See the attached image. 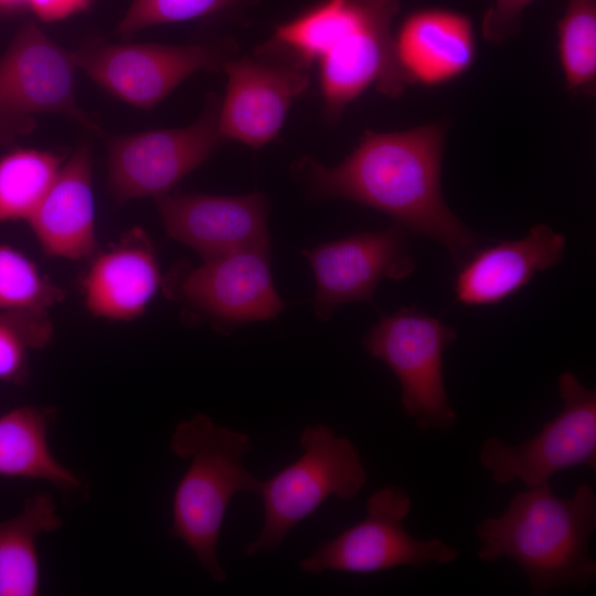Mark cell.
Returning <instances> with one entry per match:
<instances>
[{"label":"cell","mask_w":596,"mask_h":596,"mask_svg":"<svg viewBox=\"0 0 596 596\" xmlns=\"http://www.w3.org/2000/svg\"><path fill=\"white\" fill-rule=\"evenodd\" d=\"M62 157L15 149L0 157V223L28 221L54 182Z\"/></svg>","instance_id":"22"},{"label":"cell","mask_w":596,"mask_h":596,"mask_svg":"<svg viewBox=\"0 0 596 596\" xmlns=\"http://www.w3.org/2000/svg\"><path fill=\"white\" fill-rule=\"evenodd\" d=\"M155 202L166 233L203 260L270 245L268 204L260 193L223 196L169 192Z\"/></svg>","instance_id":"15"},{"label":"cell","mask_w":596,"mask_h":596,"mask_svg":"<svg viewBox=\"0 0 596 596\" xmlns=\"http://www.w3.org/2000/svg\"><path fill=\"white\" fill-rule=\"evenodd\" d=\"M219 109V98L210 94L189 126L109 137L107 187L113 198L123 203L169 193L217 148Z\"/></svg>","instance_id":"9"},{"label":"cell","mask_w":596,"mask_h":596,"mask_svg":"<svg viewBox=\"0 0 596 596\" xmlns=\"http://www.w3.org/2000/svg\"><path fill=\"white\" fill-rule=\"evenodd\" d=\"M53 334L46 311L0 313V382L23 385L30 374V352L45 348Z\"/></svg>","instance_id":"25"},{"label":"cell","mask_w":596,"mask_h":596,"mask_svg":"<svg viewBox=\"0 0 596 596\" xmlns=\"http://www.w3.org/2000/svg\"><path fill=\"white\" fill-rule=\"evenodd\" d=\"M226 92L219 109L222 139L259 148L279 134L292 102L309 86L307 67L264 45L222 66Z\"/></svg>","instance_id":"12"},{"label":"cell","mask_w":596,"mask_h":596,"mask_svg":"<svg viewBox=\"0 0 596 596\" xmlns=\"http://www.w3.org/2000/svg\"><path fill=\"white\" fill-rule=\"evenodd\" d=\"M25 4L24 0H0V10H13Z\"/></svg>","instance_id":"30"},{"label":"cell","mask_w":596,"mask_h":596,"mask_svg":"<svg viewBox=\"0 0 596 596\" xmlns=\"http://www.w3.org/2000/svg\"><path fill=\"white\" fill-rule=\"evenodd\" d=\"M477 54L470 19L444 9L412 13L393 35V56L405 85L439 86L464 75Z\"/></svg>","instance_id":"17"},{"label":"cell","mask_w":596,"mask_h":596,"mask_svg":"<svg viewBox=\"0 0 596 596\" xmlns=\"http://www.w3.org/2000/svg\"><path fill=\"white\" fill-rule=\"evenodd\" d=\"M391 24L359 0H322L279 24L268 43L305 67L318 64L326 114L337 120L372 84L391 97L404 92Z\"/></svg>","instance_id":"3"},{"label":"cell","mask_w":596,"mask_h":596,"mask_svg":"<svg viewBox=\"0 0 596 596\" xmlns=\"http://www.w3.org/2000/svg\"><path fill=\"white\" fill-rule=\"evenodd\" d=\"M557 53L565 87L592 96L596 87V0H567L557 23Z\"/></svg>","instance_id":"23"},{"label":"cell","mask_w":596,"mask_h":596,"mask_svg":"<svg viewBox=\"0 0 596 596\" xmlns=\"http://www.w3.org/2000/svg\"><path fill=\"white\" fill-rule=\"evenodd\" d=\"M405 230L365 232L301 251L316 278L313 309L329 319L340 305L370 301L383 277L403 279L415 269Z\"/></svg>","instance_id":"14"},{"label":"cell","mask_w":596,"mask_h":596,"mask_svg":"<svg viewBox=\"0 0 596 596\" xmlns=\"http://www.w3.org/2000/svg\"><path fill=\"white\" fill-rule=\"evenodd\" d=\"M26 223L46 256L79 260L96 253L93 162L86 143L62 164Z\"/></svg>","instance_id":"18"},{"label":"cell","mask_w":596,"mask_h":596,"mask_svg":"<svg viewBox=\"0 0 596 596\" xmlns=\"http://www.w3.org/2000/svg\"><path fill=\"white\" fill-rule=\"evenodd\" d=\"M457 338L453 327L416 308L381 319L363 340L366 351L397 377L401 403L422 430H449L457 414L448 402L443 354Z\"/></svg>","instance_id":"6"},{"label":"cell","mask_w":596,"mask_h":596,"mask_svg":"<svg viewBox=\"0 0 596 596\" xmlns=\"http://www.w3.org/2000/svg\"><path fill=\"white\" fill-rule=\"evenodd\" d=\"M301 456L262 482L264 522L246 555L277 550L291 529L312 514L328 498L353 499L368 476L352 441L327 425L306 426L300 436Z\"/></svg>","instance_id":"5"},{"label":"cell","mask_w":596,"mask_h":596,"mask_svg":"<svg viewBox=\"0 0 596 596\" xmlns=\"http://www.w3.org/2000/svg\"><path fill=\"white\" fill-rule=\"evenodd\" d=\"M55 409L21 405L0 414V477L40 480L64 491L81 487L77 475L53 455L49 427Z\"/></svg>","instance_id":"20"},{"label":"cell","mask_w":596,"mask_h":596,"mask_svg":"<svg viewBox=\"0 0 596 596\" xmlns=\"http://www.w3.org/2000/svg\"><path fill=\"white\" fill-rule=\"evenodd\" d=\"M161 284L156 249L139 227L95 253L82 280L86 309L109 321H131L145 313Z\"/></svg>","instance_id":"16"},{"label":"cell","mask_w":596,"mask_h":596,"mask_svg":"<svg viewBox=\"0 0 596 596\" xmlns=\"http://www.w3.org/2000/svg\"><path fill=\"white\" fill-rule=\"evenodd\" d=\"M561 412L530 439L511 445L487 438L479 451L482 467L499 485L522 481L528 488L549 483L557 472L581 465L596 468V392L572 372L558 377Z\"/></svg>","instance_id":"8"},{"label":"cell","mask_w":596,"mask_h":596,"mask_svg":"<svg viewBox=\"0 0 596 596\" xmlns=\"http://www.w3.org/2000/svg\"><path fill=\"white\" fill-rule=\"evenodd\" d=\"M269 254L270 245L204 259L200 266L178 270L170 291L224 333L275 318L285 305L274 287Z\"/></svg>","instance_id":"11"},{"label":"cell","mask_w":596,"mask_h":596,"mask_svg":"<svg viewBox=\"0 0 596 596\" xmlns=\"http://www.w3.org/2000/svg\"><path fill=\"white\" fill-rule=\"evenodd\" d=\"M447 127L428 124L393 131H365L339 164H301L311 191L321 198L364 204L392 217L396 225L444 245L461 266L482 240L447 206L441 167Z\"/></svg>","instance_id":"1"},{"label":"cell","mask_w":596,"mask_h":596,"mask_svg":"<svg viewBox=\"0 0 596 596\" xmlns=\"http://www.w3.org/2000/svg\"><path fill=\"white\" fill-rule=\"evenodd\" d=\"M411 508L409 494L403 488H381L368 499L365 518L320 544L299 562V570L310 574H366L455 561L459 555L455 546L439 539L418 540L406 531L403 522Z\"/></svg>","instance_id":"7"},{"label":"cell","mask_w":596,"mask_h":596,"mask_svg":"<svg viewBox=\"0 0 596 596\" xmlns=\"http://www.w3.org/2000/svg\"><path fill=\"white\" fill-rule=\"evenodd\" d=\"M566 238L545 224L517 241L478 248L461 266L454 291L466 306L499 304L524 287L538 272L562 262Z\"/></svg>","instance_id":"19"},{"label":"cell","mask_w":596,"mask_h":596,"mask_svg":"<svg viewBox=\"0 0 596 596\" xmlns=\"http://www.w3.org/2000/svg\"><path fill=\"white\" fill-rule=\"evenodd\" d=\"M65 297L36 264L19 249L0 242V313L46 311Z\"/></svg>","instance_id":"24"},{"label":"cell","mask_w":596,"mask_h":596,"mask_svg":"<svg viewBox=\"0 0 596 596\" xmlns=\"http://www.w3.org/2000/svg\"><path fill=\"white\" fill-rule=\"evenodd\" d=\"M254 0H134L117 26L123 38L143 29L204 18L252 3Z\"/></svg>","instance_id":"26"},{"label":"cell","mask_w":596,"mask_h":596,"mask_svg":"<svg viewBox=\"0 0 596 596\" xmlns=\"http://www.w3.org/2000/svg\"><path fill=\"white\" fill-rule=\"evenodd\" d=\"M63 523L47 493L30 497L21 512L0 522V596H35L41 587L36 541Z\"/></svg>","instance_id":"21"},{"label":"cell","mask_w":596,"mask_h":596,"mask_svg":"<svg viewBox=\"0 0 596 596\" xmlns=\"http://www.w3.org/2000/svg\"><path fill=\"white\" fill-rule=\"evenodd\" d=\"M534 0H493L486 12L481 32L485 40L500 44L518 33L523 10Z\"/></svg>","instance_id":"27"},{"label":"cell","mask_w":596,"mask_h":596,"mask_svg":"<svg viewBox=\"0 0 596 596\" xmlns=\"http://www.w3.org/2000/svg\"><path fill=\"white\" fill-rule=\"evenodd\" d=\"M363 6L386 19L393 20L397 12V0H359Z\"/></svg>","instance_id":"29"},{"label":"cell","mask_w":596,"mask_h":596,"mask_svg":"<svg viewBox=\"0 0 596 596\" xmlns=\"http://www.w3.org/2000/svg\"><path fill=\"white\" fill-rule=\"evenodd\" d=\"M170 448L189 461L173 492L170 535L182 541L216 583L226 579L217 544L228 504L241 492L259 494L262 480L247 471L253 449L243 432L217 425L202 413L177 424Z\"/></svg>","instance_id":"4"},{"label":"cell","mask_w":596,"mask_h":596,"mask_svg":"<svg viewBox=\"0 0 596 596\" xmlns=\"http://www.w3.org/2000/svg\"><path fill=\"white\" fill-rule=\"evenodd\" d=\"M73 52L50 39L35 23L24 24L0 58V116L31 119L60 114L104 135L76 104Z\"/></svg>","instance_id":"13"},{"label":"cell","mask_w":596,"mask_h":596,"mask_svg":"<svg viewBox=\"0 0 596 596\" xmlns=\"http://www.w3.org/2000/svg\"><path fill=\"white\" fill-rule=\"evenodd\" d=\"M72 52L77 68L97 85L134 107L149 110L193 73L222 70L234 49L228 43L99 41Z\"/></svg>","instance_id":"10"},{"label":"cell","mask_w":596,"mask_h":596,"mask_svg":"<svg viewBox=\"0 0 596 596\" xmlns=\"http://www.w3.org/2000/svg\"><path fill=\"white\" fill-rule=\"evenodd\" d=\"M94 0H24L44 22H56L86 10Z\"/></svg>","instance_id":"28"},{"label":"cell","mask_w":596,"mask_h":596,"mask_svg":"<svg viewBox=\"0 0 596 596\" xmlns=\"http://www.w3.org/2000/svg\"><path fill=\"white\" fill-rule=\"evenodd\" d=\"M596 525V496L588 483L567 499L550 483L517 493L499 517L477 526L479 560L514 562L533 595L586 589L596 578L589 540Z\"/></svg>","instance_id":"2"}]
</instances>
